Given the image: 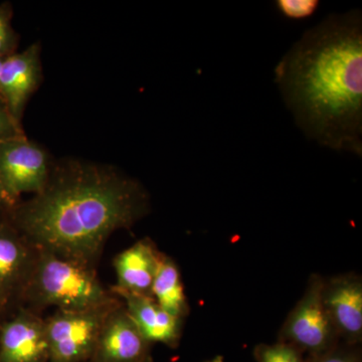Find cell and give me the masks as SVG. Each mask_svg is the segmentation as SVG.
I'll return each mask as SVG.
<instances>
[{
    "label": "cell",
    "instance_id": "15",
    "mask_svg": "<svg viewBox=\"0 0 362 362\" xmlns=\"http://www.w3.org/2000/svg\"><path fill=\"white\" fill-rule=\"evenodd\" d=\"M257 362H306L304 356L291 345L278 341L274 344L261 343L254 349Z\"/></svg>",
    "mask_w": 362,
    "mask_h": 362
},
{
    "label": "cell",
    "instance_id": "9",
    "mask_svg": "<svg viewBox=\"0 0 362 362\" xmlns=\"http://www.w3.org/2000/svg\"><path fill=\"white\" fill-rule=\"evenodd\" d=\"M42 81L40 45L33 44L25 51L4 58L0 71V99L14 120L21 125L28 100Z\"/></svg>",
    "mask_w": 362,
    "mask_h": 362
},
{
    "label": "cell",
    "instance_id": "20",
    "mask_svg": "<svg viewBox=\"0 0 362 362\" xmlns=\"http://www.w3.org/2000/svg\"><path fill=\"white\" fill-rule=\"evenodd\" d=\"M16 204L9 199L8 195L4 192V187L0 185V211L11 209Z\"/></svg>",
    "mask_w": 362,
    "mask_h": 362
},
{
    "label": "cell",
    "instance_id": "13",
    "mask_svg": "<svg viewBox=\"0 0 362 362\" xmlns=\"http://www.w3.org/2000/svg\"><path fill=\"white\" fill-rule=\"evenodd\" d=\"M162 255L149 239L138 240L120 252L114 261L118 280L115 289L151 296L152 284Z\"/></svg>",
    "mask_w": 362,
    "mask_h": 362
},
{
    "label": "cell",
    "instance_id": "11",
    "mask_svg": "<svg viewBox=\"0 0 362 362\" xmlns=\"http://www.w3.org/2000/svg\"><path fill=\"white\" fill-rule=\"evenodd\" d=\"M147 345L125 308H115L103 324L96 349L103 362H141L148 358Z\"/></svg>",
    "mask_w": 362,
    "mask_h": 362
},
{
    "label": "cell",
    "instance_id": "21",
    "mask_svg": "<svg viewBox=\"0 0 362 362\" xmlns=\"http://www.w3.org/2000/svg\"><path fill=\"white\" fill-rule=\"evenodd\" d=\"M4 58H0V71H1L2 62H4Z\"/></svg>",
    "mask_w": 362,
    "mask_h": 362
},
{
    "label": "cell",
    "instance_id": "12",
    "mask_svg": "<svg viewBox=\"0 0 362 362\" xmlns=\"http://www.w3.org/2000/svg\"><path fill=\"white\" fill-rule=\"evenodd\" d=\"M125 302V310L146 341L175 346L180 339L182 319L171 315L151 296L133 294L114 289Z\"/></svg>",
    "mask_w": 362,
    "mask_h": 362
},
{
    "label": "cell",
    "instance_id": "14",
    "mask_svg": "<svg viewBox=\"0 0 362 362\" xmlns=\"http://www.w3.org/2000/svg\"><path fill=\"white\" fill-rule=\"evenodd\" d=\"M151 297L171 315L183 319L188 315L187 296L180 269L173 259L162 255L151 287Z\"/></svg>",
    "mask_w": 362,
    "mask_h": 362
},
{
    "label": "cell",
    "instance_id": "18",
    "mask_svg": "<svg viewBox=\"0 0 362 362\" xmlns=\"http://www.w3.org/2000/svg\"><path fill=\"white\" fill-rule=\"evenodd\" d=\"M306 362H361V351L358 346L340 342L325 354L306 358Z\"/></svg>",
    "mask_w": 362,
    "mask_h": 362
},
{
    "label": "cell",
    "instance_id": "19",
    "mask_svg": "<svg viewBox=\"0 0 362 362\" xmlns=\"http://www.w3.org/2000/svg\"><path fill=\"white\" fill-rule=\"evenodd\" d=\"M25 135L21 124L16 122L0 99V142L18 136Z\"/></svg>",
    "mask_w": 362,
    "mask_h": 362
},
{
    "label": "cell",
    "instance_id": "8",
    "mask_svg": "<svg viewBox=\"0 0 362 362\" xmlns=\"http://www.w3.org/2000/svg\"><path fill=\"white\" fill-rule=\"evenodd\" d=\"M37 258V250L11 218H0V308L25 294Z\"/></svg>",
    "mask_w": 362,
    "mask_h": 362
},
{
    "label": "cell",
    "instance_id": "7",
    "mask_svg": "<svg viewBox=\"0 0 362 362\" xmlns=\"http://www.w3.org/2000/svg\"><path fill=\"white\" fill-rule=\"evenodd\" d=\"M324 307L338 339L358 346L362 340V279L356 273L324 278Z\"/></svg>",
    "mask_w": 362,
    "mask_h": 362
},
{
    "label": "cell",
    "instance_id": "5",
    "mask_svg": "<svg viewBox=\"0 0 362 362\" xmlns=\"http://www.w3.org/2000/svg\"><path fill=\"white\" fill-rule=\"evenodd\" d=\"M115 304L82 311L59 310L45 321L49 357L54 362H80L96 349L103 324Z\"/></svg>",
    "mask_w": 362,
    "mask_h": 362
},
{
    "label": "cell",
    "instance_id": "1",
    "mask_svg": "<svg viewBox=\"0 0 362 362\" xmlns=\"http://www.w3.org/2000/svg\"><path fill=\"white\" fill-rule=\"evenodd\" d=\"M295 124L321 146L362 156V13L330 14L275 68Z\"/></svg>",
    "mask_w": 362,
    "mask_h": 362
},
{
    "label": "cell",
    "instance_id": "6",
    "mask_svg": "<svg viewBox=\"0 0 362 362\" xmlns=\"http://www.w3.org/2000/svg\"><path fill=\"white\" fill-rule=\"evenodd\" d=\"M51 170L47 151L25 135L0 142V185L14 204L21 195L42 192Z\"/></svg>",
    "mask_w": 362,
    "mask_h": 362
},
{
    "label": "cell",
    "instance_id": "2",
    "mask_svg": "<svg viewBox=\"0 0 362 362\" xmlns=\"http://www.w3.org/2000/svg\"><path fill=\"white\" fill-rule=\"evenodd\" d=\"M138 181L106 165L68 160L52 166L42 192L9 209L8 218L37 251L90 267L109 237L149 211Z\"/></svg>",
    "mask_w": 362,
    "mask_h": 362
},
{
    "label": "cell",
    "instance_id": "10",
    "mask_svg": "<svg viewBox=\"0 0 362 362\" xmlns=\"http://www.w3.org/2000/svg\"><path fill=\"white\" fill-rule=\"evenodd\" d=\"M49 356L45 322L21 311L0 327V362H42Z\"/></svg>",
    "mask_w": 362,
    "mask_h": 362
},
{
    "label": "cell",
    "instance_id": "17",
    "mask_svg": "<svg viewBox=\"0 0 362 362\" xmlns=\"http://www.w3.org/2000/svg\"><path fill=\"white\" fill-rule=\"evenodd\" d=\"M279 11L288 18L303 20L313 16L318 8L317 0H278L276 1Z\"/></svg>",
    "mask_w": 362,
    "mask_h": 362
},
{
    "label": "cell",
    "instance_id": "22",
    "mask_svg": "<svg viewBox=\"0 0 362 362\" xmlns=\"http://www.w3.org/2000/svg\"><path fill=\"white\" fill-rule=\"evenodd\" d=\"M141 362H151V361H149V358H146V359H145V361H143Z\"/></svg>",
    "mask_w": 362,
    "mask_h": 362
},
{
    "label": "cell",
    "instance_id": "3",
    "mask_svg": "<svg viewBox=\"0 0 362 362\" xmlns=\"http://www.w3.org/2000/svg\"><path fill=\"white\" fill-rule=\"evenodd\" d=\"M25 294L37 305L56 306L64 311L90 310L115 304L90 267L42 251H37Z\"/></svg>",
    "mask_w": 362,
    "mask_h": 362
},
{
    "label": "cell",
    "instance_id": "16",
    "mask_svg": "<svg viewBox=\"0 0 362 362\" xmlns=\"http://www.w3.org/2000/svg\"><path fill=\"white\" fill-rule=\"evenodd\" d=\"M13 7L8 2L0 4V58H6L16 52L18 35L11 25Z\"/></svg>",
    "mask_w": 362,
    "mask_h": 362
},
{
    "label": "cell",
    "instance_id": "4",
    "mask_svg": "<svg viewBox=\"0 0 362 362\" xmlns=\"http://www.w3.org/2000/svg\"><path fill=\"white\" fill-rule=\"evenodd\" d=\"M323 281L319 274L310 276L303 296L279 332V341L291 345L307 358L325 354L340 343L324 307Z\"/></svg>",
    "mask_w": 362,
    "mask_h": 362
}]
</instances>
